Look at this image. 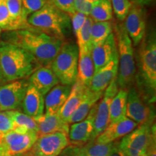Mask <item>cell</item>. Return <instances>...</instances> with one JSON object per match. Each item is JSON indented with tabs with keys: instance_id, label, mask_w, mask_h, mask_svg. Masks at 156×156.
I'll use <instances>...</instances> for the list:
<instances>
[{
	"instance_id": "cell-1",
	"label": "cell",
	"mask_w": 156,
	"mask_h": 156,
	"mask_svg": "<svg viewBox=\"0 0 156 156\" xmlns=\"http://www.w3.org/2000/svg\"><path fill=\"white\" fill-rule=\"evenodd\" d=\"M9 43L32 54L41 67H50L64 41L38 30H21L13 33Z\"/></svg>"
},
{
	"instance_id": "cell-2",
	"label": "cell",
	"mask_w": 156,
	"mask_h": 156,
	"mask_svg": "<svg viewBox=\"0 0 156 156\" xmlns=\"http://www.w3.org/2000/svg\"><path fill=\"white\" fill-rule=\"evenodd\" d=\"M41 67L32 54L9 42H0V67L4 81L25 79Z\"/></svg>"
},
{
	"instance_id": "cell-3",
	"label": "cell",
	"mask_w": 156,
	"mask_h": 156,
	"mask_svg": "<svg viewBox=\"0 0 156 156\" xmlns=\"http://www.w3.org/2000/svg\"><path fill=\"white\" fill-rule=\"evenodd\" d=\"M114 34L118 52L116 83L119 89L129 90L135 83L136 62L133 45L124 25L115 27Z\"/></svg>"
},
{
	"instance_id": "cell-4",
	"label": "cell",
	"mask_w": 156,
	"mask_h": 156,
	"mask_svg": "<svg viewBox=\"0 0 156 156\" xmlns=\"http://www.w3.org/2000/svg\"><path fill=\"white\" fill-rule=\"evenodd\" d=\"M138 50L139 73L135 81L152 99H155L156 90V38L155 31L145 34Z\"/></svg>"
},
{
	"instance_id": "cell-5",
	"label": "cell",
	"mask_w": 156,
	"mask_h": 156,
	"mask_svg": "<svg viewBox=\"0 0 156 156\" xmlns=\"http://www.w3.org/2000/svg\"><path fill=\"white\" fill-rule=\"evenodd\" d=\"M27 21L38 31L63 41L71 30L69 15L48 2L41 9L28 16Z\"/></svg>"
},
{
	"instance_id": "cell-6",
	"label": "cell",
	"mask_w": 156,
	"mask_h": 156,
	"mask_svg": "<svg viewBox=\"0 0 156 156\" xmlns=\"http://www.w3.org/2000/svg\"><path fill=\"white\" fill-rule=\"evenodd\" d=\"M79 49L75 43L64 42L59 51L50 64L59 83L73 85L77 80Z\"/></svg>"
},
{
	"instance_id": "cell-7",
	"label": "cell",
	"mask_w": 156,
	"mask_h": 156,
	"mask_svg": "<svg viewBox=\"0 0 156 156\" xmlns=\"http://www.w3.org/2000/svg\"><path fill=\"white\" fill-rule=\"evenodd\" d=\"M155 125H138L119 142V147L127 156H145V152L155 142Z\"/></svg>"
},
{
	"instance_id": "cell-8",
	"label": "cell",
	"mask_w": 156,
	"mask_h": 156,
	"mask_svg": "<svg viewBox=\"0 0 156 156\" xmlns=\"http://www.w3.org/2000/svg\"><path fill=\"white\" fill-rule=\"evenodd\" d=\"M38 135L34 132L12 130L0 138V156H17L28 153Z\"/></svg>"
},
{
	"instance_id": "cell-9",
	"label": "cell",
	"mask_w": 156,
	"mask_h": 156,
	"mask_svg": "<svg viewBox=\"0 0 156 156\" xmlns=\"http://www.w3.org/2000/svg\"><path fill=\"white\" fill-rule=\"evenodd\" d=\"M69 145L68 135L55 132L39 136L28 152L30 156H56Z\"/></svg>"
},
{
	"instance_id": "cell-10",
	"label": "cell",
	"mask_w": 156,
	"mask_h": 156,
	"mask_svg": "<svg viewBox=\"0 0 156 156\" xmlns=\"http://www.w3.org/2000/svg\"><path fill=\"white\" fill-rule=\"evenodd\" d=\"M126 116L139 125L153 124V111L145 102L142 95L135 87H132L128 90L126 100Z\"/></svg>"
},
{
	"instance_id": "cell-11",
	"label": "cell",
	"mask_w": 156,
	"mask_h": 156,
	"mask_svg": "<svg viewBox=\"0 0 156 156\" xmlns=\"http://www.w3.org/2000/svg\"><path fill=\"white\" fill-rule=\"evenodd\" d=\"M118 85L116 83V77L111 82L109 85L106 87L103 93L102 100L96 104V112L95 115L94 128L91 136L93 140L101 133L104 131L109 124V108L110 104L117 92L119 91Z\"/></svg>"
},
{
	"instance_id": "cell-12",
	"label": "cell",
	"mask_w": 156,
	"mask_h": 156,
	"mask_svg": "<svg viewBox=\"0 0 156 156\" xmlns=\"http://www.w3.org/2000/svg\"><path fill=\"white\" fill-rule=\"evenodd\" d=\"M28 83L15 80L0 87V111H15L22 106Z\"/></svg>"
},
{
	"instance_id": "cell-13",
	"label": "cell",
	"mask_w": 156,
	"mask_h": 156,
	"mask_svg": "<svg viewBox=\"0 0 156 156\" xmlns=\"http://www.w3.org/2000/svg\"><path fill=\"white\" fill-rule=\"evenodd\" d=\"M124 27L133 46H138L146 34V15L140 6L132 5L126 15Z\"/></svg>"
},
{
	"instance_id": "cell-14",
	"label": "cell",
	"mask_w": 156,
	"mask_h": 156,
	"mask_svg": "<svg viewBox=\"0 0 156 156\" xmlns=\"http://www.w3.org/2000/svg\"><path fill=\"white\" fill-rule=\"evenodd\" d=\"M96 104L91 108L85 119L72 124L69 126L68 134L69 145L80 147L90 141L94 128Z\"/></svg>"
},
{
	"instance_id": "cell-15",
	"label": "cell",
	"mask_w": 156,
	"mask_h": 156,
	"mask_svg": "<svg viewBox=\"0 0 156 156\" xmlns=\"http://www.w3.org/2000/svg\"><path fill=\"white\" fill-rule=\"evenodd\" d=\"M138 125L137 123L126 116L116 122L109 123L104 131L95 138V141L98 143H111L124 137Z\"/></svg>"
},
{
	"instance_id": "cell-16",
	"label": "cell",
	"mask_w": 156,
	"mask_h": 156,
	"mask_svg": "<svg viewBox=\"0 0 156 156\" xmlns=\"http://www.w3.org/2000/svg\"><path fill=\"white\" fill-rule=\"evenodd\" d=\"M118 73V52L108 64L95 72L88 87L93 92L103 93Z\"/></svg>"
},
{
	"instance_id": "cell-17",
	"label": "cell",
	"mask_w": 156,
	"mask_h": 156,
	"mask_svg": "<svg viewBox=\"0 0 156 156\" xmlns=\"http://www.w3.org/2000/svg\"><path fill=\"white\" fill-rule=\"evenodd\" d=\"M116 54V38L114 33H112L103 42L93 46L91 49L95 72L108 64Z\"/></svg>"
},
{
	"instance_id": "cell-18",
	"label": "cell",
	"mask_w": 156,
	"mask_h": 156,
	"mask_svg": "<svg viewBox=\"0 0 156 156\" xmlns=\"http://www.w3.org/2000/svg\"><path fill=\"white\" fill-rule=\"evenodd\" d=\"M28 83L44 96L59 82L50 67H40L30 76Z\"/></svg>"
},
{
	"instance_id": "cell-19",
	"label": "cell",
	"mask_w": 156,
	"mask_h": 156,
	"mask_svg": "<svg viewBox=\"0 0 156 156\" xmlns=\"http://www.w3.org/2000/svg\"><path fill=\"white\" fill-rule=\"evenodd\" d=\"M35 120L38 126V136L55 132H62L67 135L69 134V124L62 121L57 113H45Z\"/></svg>"
},
{
	"instance_id": "cell-20",
	"label": "cell",
	"mask_w": 156,
	"mask_h": 156,
	"mask_svg": "<svg viewBox=\"0 0 156 156\" xmlns=\"http://www.w3.org/2000/svg\"><path fill=\"white\" fill-rule=\"evenodd\" d=\"M21 106L24 114L36 119L44 114V96L28 83Z\"/></svg>"
},
{
	"instance_id": "cell-21",
	"label": "cell",
	"mask_w": 156,
	"mask_h": 156,
	"mask_svg": "<svg viewBox=\"0 0 156 156\" xmlns=\"http://www.w3.org/2000/svg\"><path fill=\"white\" fill-rule=\"evenodd\" d=\"M86 88L87 86L77 80L73 85L69 96L57 113L62 120L65 123L69 124L70 118L79 106Z\"/></svg>"
},
{
	"instance_id": "cell-22",
	"label": "cell",
	"mask_w": 156,
	"mask_h": 156,
	"mask_svg": "<svg viewBox=\"0 0 156 156\" xmlns=\"http://www.w3.org/2000/svg\"><path fill=\"white\" fill-rule=\"evenodd\" d=\"M71 88V85L58 84L51 90L44 98L45 113H58L69 96Z\"/></svg>"
},
{
	"instance_id": "cell-23",
	"label": "cell",
	"mask_w": 156,
	"mask_h": 156,
	"mask_svg": "<svg viewBox=\"0 0 156 156\" xmlns=\"http://www.w3.org/2000/svg\"><path fill=\"white\" fill-rule=\"evenodd\" d=\"M78 49L79 57L77 80L87 87L95 73L94 64L91 55V48L83 47L78 48Z\"/></svg>"
},
{
	"instance_id": "cell-24",
	"label": "cell",
	"mask_w": 156,
	"mask_h": 156,
	"mask_svg": "<svg viewBox=\"0 0 156 156\" xmlns=\"http://www.w3.org/2000/svg\"><path fill=\"white\" fill-rule=\"evenodd\" d=\"M103 93L93 92L88 87H87L79 106L70 118L69 124L81 122L82 120L85 119L88 115L91 108L102 97Z\"/></svg>"
},
{
	"instance_id": "cell-25",
	"label": "cell",
	"mask_w": 156,
	"mask_h": 156,
	"mask_svg": "<svg viewBox=\"0 0 156 156\" xmlns=\"http://www.w3.org/2000/svg\"><path fill=\"white\" fill-rule=\"evenodd\" d=\"M128 90L119 89L113 98L109 108V123L116 122L126 117Z\"/></svg>"
},
{
	"instance_id": "cell-26",
	"label": "cell",
	"mask_w": 156,
	"mask_h": 156,
	"mask_svg": "<svg viewBox=\"0 0 156 156\" xmlns=\"http://www.w3.org/2000/svg\"><path fill=\"white\" fill-rule=\"evenodd\" d=\"M12 119L14 129L21 132H34L38 133V126L36 120L24 113L17 111H7Z\"/></svg>"
},
{
	"instance_id": "cell-27",
	"label": "cell",
	"mask_w": 156,
	"mask_h": 156,
	"mask_svg": "<svg viewBox=\"0 0 156 156\" xmlns=\"http://www.w3.org/2000/svg\"><path fill=\"white\" fill-rule=\"evenodd\" d=\"M113 143H98L95 140H90L87 143L77 147L78 156H108L113 147Z\"/></svg>"
},
{
	"instance_id": "cell-28",
	"label": "cell",
	"mask_w": 156,
	"mask_h": 156,
	"mask_svg": "<svg viewBox=\"0 0 156 156\" xmlns=\"http://www.w3.org/2000/svg\"><path fill=\"white\" fill-rule=\"evenodd\" d=\"M89 16L95 22L111 20L113 17V9L110 0H98L93 2Z\"/></svg>"
},
{
	"instance_id": "cell-29",
	"label": "cell",
	"mask_w": 156,
	"mask_h": 156,
	"mask_svg": "<svg viewBox=\"0 0 156 156\" xmlns=\"http://www.w3.org/2000/svg\"><path fill=\"white\" fill-rule=\"evenodd\" d=\"M112 25L109 21H106V22L93 21L90 33L91 48L103 42L112 34Z\"/></svg>"
},
{
	"instance_id": "cell-30",
	"label": "cell",
	"mask_w": 156,
	"mask_h": 156,
	"mask_svg": "<svg viewBox=\"0 0 156 156\" xmlns=\"http://www.w3.org/2000/svg\"><path fill=\"white\" fill-rule=\"evenodd\" d=\"M93 23V20L90 16H87L79 34L76 38L78 48L88 47L92 49L90 46V33Z\"/></svg>"
},
{
	"instance_id": "cell-31",
	"label": "cell",
	"mask_w": 156,
	"mask_h": 156,
	"mask_svg": "<svg viewBox=\"0 0 156 156\" xmlns=\"http://www.w3.org/2000/svg\"><path fill=\"white\" fill-rule=\"evenodd\" d=\"M112 9L117 18L123 21L126 18L133 4L130 0H110Z\"/></svg>"
},
{
	"instance_id": "cell-32",
	"label": "cell",
	"mask_w": 156,
	"mask_h": 156,
	"mask_svg": "<svg viewBox=\"0 0 156 156\" xmlns=\"http://www.w3.org/2000/svg\"><path fill=\"white\" fill-rule=\"evenodd\" d=\"M47 2L48 0H22L25 16L28 18L31 14L41 9Z\"/></svg>"
},
{
	"instance_id": "cell-33",
	"label": "cell",
	"mask_w": 156,
	"mask_h": 156,
	"mask_svg": "<svg viewBox=\"0 0 156 156\" xmlns=\"http://www.w3.org/2000/svg\"><path fill=\"white\" fill-rule=\"evenodd\" d=\"M0 29L12 30L10 16L5 0H0Z\"/></svg>"
},
{
	"instance_id": "cell-34",
	"label": "cell",
	"mask_w": 156,
	"mask_h": 156,
	"mask_svg": "<svg viewBox=\"0 0 156 156\" xmlns=\"http://www.w3.org/2000/svg\"><path fill=\"white\" fill-rule=\"evenodd\" d=\"M13 129L14 124L9 112L0 111V138Z\"/></svg>"
},
{
	"instance_id": "cell-35",
	"label": "cell",
	"mask_w": 156,
	"mask_h": 156,
	"mask_svg": "<svg viewBox=\"0 0 156 156\" xmlns=\"http://www.w3.org/2000/svg\"><path fill=\"white\" fill-rule=\"evenodd\" d=\"M48 2L69 15L75 12V0H48Z\"/></svg>"
},
{
	"instance_id": "cell-36",
	"label": "cell",
	"mask_w": 156,
	"mask_h": 156,
	"mask_svg": "<svg viewBox=\"0 0 156 156\" xmlns=\"http://www.w3.org/2000/svg\"><path fill=\"white\" fill-rule=\"evenodd\" d=\"M69 17H71L70 20L72 21V25H73V30L74 35L77 38L80 31L81 30L82 27H83L84 23H85L87 16L81 12H75L73 15H69Z\"/></svg>"
},
{
	"instance_id": "cell-37",
	"label": "cell",
	"mask_w": 156,
	"mask_h": 156,
	"mask_svg": "<svg viewBox=\"0 0 156 156\" xmlns=\"http://www.w3.org/2000/svg\"><path fill=\"white\" fill-rule=\"evenodd\" d=\"M92 7L93 2L89 0H75V11L83 13L86 16L90 15Z\"/></svg>"
},
{
	"instance_id": "cell-38",
	"label": "cell",
	"mask_w": 156,
	"mask_h": 156,
	"mask_svg": "<svg viewBox=\"0 0 156 156\" xmlns=\"http://www.w3.org/2000/svg\"><path fill=\"white\" fill-rule=\"evenodd\" d=\"M108 156H127L126 154L119 147V142L118 140L114 141L113 143V147L112 148L110 153Z\"/></svg>"
},
{
	"instance_id": "cell-39",
	"label": "cell",
	"mask_w": 156,
	"mask_h": 156,
	"mask_svg": "<svg viewBox=\"0 0 156 156\" xmlns=\"http://www.w3.org/2000/svg\"><path fill=\"white\" fill-rule=\"evenodd\" d=\"M56 156H78L77 147L69 145Z\"/></svg>"
},
{
	"instance_id": "cell-40",
	"label": "cell",
	"mask_w": 156,
	"mask_h": 156,
	"mask_svg": "<svg viewBox=\"0 0 156 156\" xmlns=\"http://www.w3.org/2000/svg\"><path fill=\"white\" fill-rule=\"evenodd\" d=\"M133 5H136L140 7H143V6L148 5L151 4L154 0H130Z\"/></svg>"
},
{
	"instance_id": "cell-41",
	"label": "cell",
	"mask_w": 156,
	"mask_h": 156,
	"mask_svg": "<svg viewBox=\"0 0 156 156\" xmlns=\"http://www.w3.org/2000/svg\"><path fill=\"white\" fill-rule=\"evenodd\" d=\"M4 81L3 80V77H2V71H1V67H0V83Z\"/></svg>"
},
{
	"instance_id": "cell-42",
	"label": "cell",
	"mask_w": 156,
	"mask_h": 156,
	"mask_svg": "<svg viewBox=\"0 0 156 156\" xmlns=\"http://www.w3.org/2000/svg\"><path fill=\"white\" fill-rule=\"evenodd\" d=\"M17 156H30L28 155V153H24V154H21V155H17Z\"/></svg>"
},
{
	"instance_id": "cell-43",
	"label": "cell",
	"mask_w": 156,
	"mask_h": 156,
	"mask_svg": "<svg viewBox=\"0 0 156 156\" xmlns=\"http://www.w3.org/2000/svg\"><path fill=\"white\" fill-rule=\"evenodd\" d=\"M89 1L92 2H96V1H98V0H89Z\"/></svg>"
},
{
	"instance_id": "cell-44",
	"label": "cell",
	"mask_w": 156,
	"mask_h": 156,
	"mask_svg": "<svg viewBox=\"0 0 156 156\" xmlns=\"http://www.w3.org/2000/svg\"><path fill=\"white\" fill-rule=\"evenodd\" d=\"M0 35H1V29H0Z\"/></svg>"
},
{
	"instance_id": "cell-45",
	"label": "cell",
	"mask_w": 156,
	"mask_h": 156,
	"mask_svg": "<svg viewBox=\"0 0 156 156\" xmlns=\"http://www.w3.org/2000/svg\"><path fill=\"white\" fill-rule=\"evenodd\" d=\"M5 1H6V0H5Z\"/></svg>"
}]
</instances>
